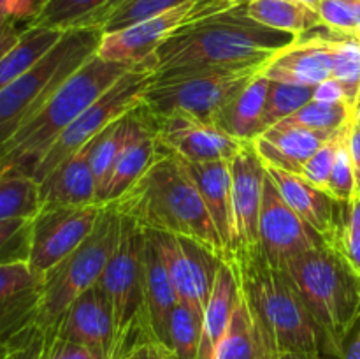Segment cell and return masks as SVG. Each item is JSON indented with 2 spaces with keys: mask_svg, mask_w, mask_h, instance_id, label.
Returning <instances> with one entry per match:
<instances>
[{
  "mask_svg": "<svg viewBox=\"0 0 360 359\" xmlns=\"http://www.w3.org/2000/svg\"><path fill=\"white\" fill-rule=\"evenodd\" d=\"M41 284L27 260L0 264V341L37 322Z\"/></svg>",
  "mask_w": 360,
  "mask_h": 359,
  "instance_id": "19",
  "label": "cell"
},
{
  "mask_svg": "<svg viewBox=\"0 0 360 359\" xmlns=\"http://www.w3.org/2000/svg\"><path fill=\"white\" fill-rule=\"evenodd\" d=\"M246 11L250 18L260 25L287 32L295 37L323 27L320 14L315 9L295 0H252L246 4Z\"/></svg>",
  "mask_w": 360,
  "mask_h": 359,
  "instance_id": "30",
  "label": "cell"
},
{
  "mask_svg": "<svg viewBox=\"0 0 360 359\" xmlns=\"http://www.w3.org/2000/svg\"><path fill=\"white\" fill-rule=\"evenodd\" d=\"M56 336L77 341L97 352L102 359L111 358L116 344V327L111 306L97 284L79 296L55 326Z\"/></svg>",
  "mask_w": 360,
  "mask_h": 359,
  "instance_id": "18",
  "label": "cell"
},
{
  "mask_svg": "<svg viewBox=\"0 0 360 359\" xmlns=\"http://www.w3.org/2000/svg\"><path fill=\"white\" fill-rule=\"evenodd\" d=\"M352 37H355V39H357V41L360 42V27L357 28V30L354 32V35H352Z\"/></svg>",
  "mask_w": 360,
  "mask_h": 359,
  "instance_id": "57",
  "label": "cell"
},
{
  "mask_svg": "<svg viewBox=\"0 0 360 359\" xmlns=\"http://www.w3.org/2000/svg\"><path fill=\"white\" fill-rule=\"evenodd\" d=\"M94 141L60 162L39 182L41 208L46 206H91L102 204L97 196L90 155Z\"/></svg>",
  "mask_w": 360,
  "mask_h": 359,
  "instance_id": "21",
  "label": "cell"
},
{
  "mask_svg": "<svg viewBox=\"0 0 360 359\" xmlns=\"http://www.w3.org/2000/svg\"><path fill=\"white\" fill-rule=\"evenodd\" d=\"M271 359H323L320 354H309L301 351H288V348H278L273 352Z\"/></svg>",
  "mask_w": 360,
  "mask_h": 359,
  "instance_id": "52",
  "label": "cell"
},
{
  "mask_svg": "<svg viewBox=\"0 0 360 359\" xmlns=\"http://www.w3.org/2000/svg\"><path fill=\"white\" fill-rule=\"evenodd\" d=\"M262 67L207 65L158 70L144 90L141 104L153 118L185 113L213 123L218 113L262 70Z\"/></svg>",
  "mask_w": 360,
  "mask_h": 359,
  "instance_id": "6",
  "label": "cell"
},
{
  "mask_svg": "<svg viewBox=\"0 0 360 359\" xmlns=\"http://www.w3.org/2000/svg\"><path fill=\"white\" fill-rule=\"evenodd\" d=\"M155 69V58L150 56L127 70L101 99H97L60 134L58 139L32 169V178L41 182L60 162L79 151L84 144L101 136L111 123L141 106L143 94L153 77Z\"/></svg>",
  "mask_w": 360,
  "mask_h": 359,
  "instance_id": "9",
  "label": "cell"
},
{
  "mask_svg": "<svg viewBox=\"0 0 360 359\" xmlns=\"http://www.w3.org/2000/svg\"><path fill=\"white\" fill-rule=\"evenodd\" d=\"M348 146H350L352 164H354L355 189H357V196H360V125H357V123H352Z\"/></svg>",
  "mask_w": 360,
  "mask_h": 359,
  "instance_id": "49",
  "label": "cell"
},
{
  "mask_svg": "<svg viewBox=\"0 0 360 359\" xmlns=\"http://www.w3.org/2000/svg\"><path fill=\"white\" fill-rule=\"evenodd\" d=\"M334 80L345 88L348 102L355 109L360 87V42L352 35H338L334 42Z\"/></svg>",
  "mask_w": 360,
  "mask_h": 359,
  "instance_id": "37",
  "label": "cell"
},
{
  "mask_svg": "<svg viewBox=\"0 0 360 359\" xmlns=\"http://www.w3.org/2000/svg\"><path fill=\"white\" fill-rule=\"evenodd\" d=\"M202 319L197 310L179 299L169 320V345L179 359H197L202 338Z\"/></svg>",
  "mask_w": 360,
  "mask_h": 359,
  "instance_id": "35",
  "label": "cell"
},
{
  "mask_svg": "<svg viewBox=\"0 0 360 359\" xmlns=\"http://www.w3.org/2000/svg\"><path fill=\"white\" fill-rule=\"evenodd\" d=\"M323 336L326 354L341 359L360 320V277L326 243L281 267Z\"/></svg>",
  "mask_w": 360,
  "mask_h": 359,
  "instance_id": "5",
  "label": "cell"
},
{
  "mask_svg": "<svg viewBox=\"0 0 360 359\" xmlns=\"http://www.w3.org/2000/svg\"><path fill=\"white\" fill-rule=\"evenodd\" d=\"M157 146L155 118L143 104L137 106L129 113V129L105 192L104 204L118 199L139 178L141 172L148 168L153 155L157 153Z\"/></svg>",
  "mask_w": 360,
  "mask_h": 359,
  "instance_id": "20",
  "label": "cell"
},
{
  "mask_svg": "<svg viewBox=\"0 0 360 359\" xmlns=\"http://www.w3.org/2000/svg\"><path fill=\"white\" fill-rule=\"evenodd\" d=\"M267 172L280 189L281 196L288 206L323 239L334 231L340 213V201L333 199L327 192L313 187L301 175L267 168Z\"/></svg>",
  "mask_w": 360,
  "mask_h": 359,
  "instance_id": "24",
  "label": "cell"
},
{
  "mask_svg": "<svg viewBox=\"0 0 360 359\" xmlns=\"http://www.w3.org/2000/svg\"><path fill=\"white\" fill-rule=\"evenodd\" d=\"M48 359H102L97 352L88 348L86 345L77 344V341L65 340V338H53L51 347H49Z\"/></svg>",
  "mask_w": 360,
  "mask_h": 359,
  "instance_id": "46",
  "label": "cell"
},
{
  "mask_svg": "<svg viewBox=\"0 0 360 359\" xmlns=\"http://www.w3.org/2000/svg\"><path fill=\"white\" fill-rule=\"evenodd\" d=\"M341 213L348 222L360 227V196L355 197L350 203H341Z\"/></svg>",
  "mask_w": 360,
  "mask_h": 359,
  "instance_id": "51",
  "label": "cell"
},
{
  "mask_svg": "<svg viewBox=\"0 0 360 359\" xmlns=\"http://www.w3.org/2000/svg\"><path fill=\"white\" fill-rule=\"evenodd\" d=\"M333 136L320 130L273 125L253 137L252 144L267 168L301 175L306 162Z\"/></svg>",
  "mask_w": 360,
  "mask_h": 359,
  "instance_id": "22",
  "label": "cell"
},
{
  "mask_svg": "<svg viewBox=\"0 0 360 359\" xmlns=\"http://www.w3.org/2000/svg\"><path fill=\"white\" fill-rule=\"evenodd\" d=\"M16 25L18 21L0 20V58L20 41L23 30H20Z\"/></svg>",
  "mask_w": 360,
  "mask_h": 359,
  "instance_id": "48",
  "label": "cell"
},
{
  "mask_svg": "<svg viewBox=\"0 0 360 359\" xmlns=\"http://www.w3.org/2000/svg\"><path fill=\"white\" fill-rule=\"evenodd\" d=\"M32 218L0 222V264L28 259V227Z\"/></svg>",
  "mask_w": 360,
  "mask_h": 359,
  "instance_id": "44",
  "label": "cell"
},
{
  "mask_svg": "<svg viewBox=\"0 0 360 359\" xmlns=\"http://www.w3.org/2000/svg\"><path fill=\"white\" fill-rule=\"evenodd\" d=\"M354 122V108L345 102L341 104H327V102L309 101L301 109L281 120L280 127H299V129L320 130V132L336 134L343 127Z\"/></svg>",
  "mask_w": 360,
  "mask_h": 359,
  "instance_id": "34",
  "label": "cell"
},
{
  "mask_svg": "<svg viewBox=\"0 0 360 359\" xmlns=\"http://www.w3.org/2000/svg\"><path fill=\"white\" fill-rule=\"evenodd\" d=\"M338 32L327 28V34L315 30L295 37L290 46L278 51L260 74L276 83L316 87L334 74V42Z\"/></svg>",
  "mask_w": 360,
  "mask_h": 359,
  "instance_id": "17",
  "label": "cell"
},
{
  "mask_svg": "<svg viewBox=\"0 0 360 359\" xmlns=\"http://www.w3.org/2000/svg\"><path fill=\"white\" fill-rule=\"evenodd\" d=\"M120 218L118 243L101 280L97 282L109 301L115 319V348L130 336V331L143 317L144 229L129 218Z\"/></svg>",
  "mask_w": 360,
  "mask_h": 359,
  "instance_id": "10",
  "label": "cell"
},
{
  "mask_svg": "<svg viewBox=\"0 0 360 359\" xmlns=\"http://www.w3.org/2000/svg\"><path fill=\"white\" fill-rule=\"evenodd\" d=\"M120 222V215L104 204L86 239L42 275L37 324L55 329L67 308L101 280L118 243Z\"/></svg>",
  "mask_w": 360,
  "mask_h": 359,
  "instance_id": "8",
  "label": "cell"
},
{
  "mask_svg": "<svg viewBox=\"0 0 360 359\" xmlns=\"http://www.w3.org/2000/svg\"><path fill=\"white\" fill-rule=\"evenodd\" d=\"M295 2L302 4V6L311 7V9H315V11H316V7H319V4L322 2V0H295Z\"/></svg>",
  "mask_w": 360,
  "mask_h": 359,
  "instance_id": "54",
  "label": "cell"
},
{
  "mask_svg": "<svg viewBox=\"0 0 360 359\" xmlns=\"http://www.w3.org/2000/svg\"><path fill=\"white\" fill-rule=\"evenodd\" d=\"M136 63L109 62L95 53L0 144V172L32 175L60 134Z\"/></svg>",
  "mask_w": 360,
  "mask_h": 359,
  "instance_id": "3",
  "label": "cell"
},
{
  "mask_svg": "<svg viewBox=\"0 0 360 359\" xmlns=\"http://www.w3.org/2000/svg\"><path fill=\"white\" fill-rule=\"evenodd\" d=\"M62 34L55 28L25 27L20 41L0 58V90L34 67L60 41Z\"/></svg>",
  "mask_w": 360,
  "mask_h": 359,
  "instance_id": "31",
  "label": "cell"
},
{
  "mask_svg": "<svg viewBox=\"0 0 360 359\" xmlns=\"http://www.w3.org/2000/svg\"><path fill=\"white\" fill-rule=\"evenodd\" d=\"M238 275L239 291L248 301L257 326L271 351L326 354L323 336L283 271L274 267L262 250L229 256Z\"/></svg>",
  "mask_w": 360,
  "mask_h": 359,
  "instance_id": "4",
  "label": "cell"
},
{
  "mask_svg": "<svg viewBox=\"0 0 360 359\" xmlns=\"http://www.w3.org/2000/svg\"><path fill=\"white\" fill-rule=\"evenodd\" d=\"M102 34L97 27L69 28L34 67L0 90V144L97 53Z\"/></svg>",
  "mask_w": 360,
  "mask_h": 359,
  "instance_id": "7",
  "label": "cell"
},
{
  "mask_svg": "<svg viewBox=\"0 0 360 359\" xmlns=\"http://www.w3.org/2000/svg\"><path fill=\"white\" fill-rule=\"evenodd\" d=\"M231 7L227 0H188L171 11L122 30L102 34L97 55L109 62L139 63L153 56L158 46L183 25Z\"/></svg>",
  "mask_w": 360,
  "mask_h": 359,
  "instance_id": "11",
  "label": "cell"
},
{
  "mask_svg": "<svg viewBox=\"0 0 360 359\" xmlns=\"http://www.w3.org/2000/svg\"><path fill=\"white\" fill-rule=\"evenodd\" d=\"M39 210V182L23 172H0V222L34 218Z\"/></svg>",
  "mask_w": 360,
  "mask_h": 359,
  "instance_id": "32",
  "label": "cell"
},
{
  "mask_svg": "<svg viewBox=\"0 0 360 359\" xmlns=\"http://www.w3.org/2000/svg\"><path fill=\"white\" fill-rule=\"evenodd\" d=\"M125 341L129 347V359H179L169 345L151 333L143 319L137 320Z\"/></svg>",
  "mask_w": 360,
  "mask_h": 359,
  "instance_id": "45",
  "label": "cell"
},
{
  "mask_svg": "<svg viewBox=\"0 0 360 359\" xmlns=\"http://www.w3.org/2000/svg\"><path fill=\"white\" fill-rule=\"evenodd\" d=\"M231 6H246V4H250L252 0H227Z\"/></svg>",
  "mask_w": 360,
  "mask_h": 359,
  "instance_id": "55",
  "label": "cell"
},
{
  "mask_svg": "<svg viewBox=\"0 0 360 359\" xmlns=\"http://www.w3.org/2000/svg\"><path fill=\"white\" fill-rule=\"evenodd\" d=\"M313 90L315 87H299V84L271 81L266 108H264V130L288 118L297 109L313 101Z\"/></svg>",
  "mask_w": 360,
  "mask_h": 359,
  "instance_id": "38",
  "label": "cell"
},
{
  "mask_svg": "<svg viewBox=\"0 0 360 359\" xmlns=\"http://www.w3.org/2000/svg\"><path fill=\"white\" fill-rule=\"evenodd\" d=\"M327 246L333 252H336L341 257L345 264L354 271L357 277H360V227L352 224L341 213V203H340V213H338V222L334 231L323 239Z\"/></svg>",
  "mask_w": 360,
  "mask_h": 359,
  "instance_id": "41",
  "label": "cell"
},
{
  "mask_svg": "<svg viewBox=\"0 0 360 359\" xmlns=\"http://www.w3.org/2000/svg\"><path fill=\"white\" fill-rule=\"evenodd\" d=\"M127 129H129V115L116 120L101 136H97L94 139L90 164L91 171H94L98 201L102 204H104V197L105 192H108L109 182H111L112 171H115L116 160H118L120 150H122L123 141H125Z\"/></svg>",
  "mask_w": 360,
  "mask_h": 359,
  "instance_id": "33",
  "label": "cell"
},
{
  "mask_svg": "<svg viewBox=\"0 0 360 359\" xmlns=\"http://www.w3.org/2000/svg\"><path fill=\"white\" fill-rule=\"evenodd\" d=\"M239 298V282L232 260L224 259L218 266L207 305L204 308L202 338L197 359H213L218 341L227 331L232 312Z\"/></svg>",
  "mask_w": 360,
  "mask_h": 359,
  "instance_id": "26",
  "label": "cell"
},
{
  "mask_svg": "<svg viewBox=\"0 0 360 359\" xmlns=\"http://www.w3.org/2000/svg\"><path fill=\"white\" fill-rule=\"evenodd\" d=\"M155 129L158 143L188 162L232 160L246 143L214 123L185 113L155 118Z\"/></svg>",
  "mask_w": 360,
  "mask_h": 359,
  "instance_id": "16",
  "label": "cell"
},
{
  "mask_svg": "<svg viewBox=\"0 0 360 359\" xmlns=\"http://www.w3.org/2000/svg\"><path fill=\"white\" fill-rule=\"evenodd\" d=\"M350 125L343 127L340 132L334 134L330 139H327L326 143L315 151V155L306 162L304 168H302V172H301L302 178L308 180L313 187L323 190V192H327V185H329L330 172H333L334 162H336V155H338V150H340L343 134Z\"/></svg>",
  "mask_w": 360,
  "mask_h": 359,
  "instance_id": "43",
  "label": "cell"
},
{
  "mask_svg": "<svg viewBox=\"0 0 360 359\" xmlns=\"http://www.w3.org/2000/svg\"><path fill=\"white\" fill-rule=\"evenodd\" d=\"M294 41L295 35L250 18L246 6H231L169 35L153 53L155 73L178 67L266 65Z\"/></svg>",
  "mask_w": 360,
  "mask_h": 359,
  "instance_id": "2",
  "label": "cell"
},
{
  "mask_svg": "<svg viewBox=\"0 0 360 359\" xmlns=\"http://www.w3.org/2000/svg\"><path fill=\"white\" fill-rule=\"evenodd\" d=\"M313 101L327 102V104H341V102H345V104L350 106L347 94H345V88L334 77L316 84L315 90H313Z\"/></svg>",
  "mask_w": 360,
  "mask_h": 359,
  "instance_id": "47",
  "label": "cell"
},
{
  "mask_svg": "<svg viewBox=\"0 0 360 359\" xmlns=\"http://www.w3.org/2000/svg\"><path fill=\"white\" fill-rule=\"evenodd\" d=\"M341 359H360V320L345 344Z\"/></svg>",
  "mask_w": 360,
  "mask_h": 359,
  "instance_id": "50",
  "label": "cell"
},
{
  "mask_svg": "<svg viewBox=\"0 0 360 359\" xmlns=\"http://www.w3.org/2000/svg\"><path fill=\"white\" fill-rule=\"evenodd\" d=\"M322 243V238L288 206L274 180L266 172L259 218V245L266 259L281 270Z\"/></svg>",
  "mask_w": 360,
  "mask_h": 359,
  "instance_id": "14",
  "label": "cell"
},
{
  "mask_svg": "<svg viewBox=\"0 0 360 359\" xmlns=\"http://www.w3.org/2000/svg\"><path fill=\"white\" fill-rule=\"evenodd\" d=\"M185 162L193 183L199 189L207 213L224 241L231 248L232 239V176L231 160Z\"/></svg>",
  "mask_w": 360,
  "mask_h": 359,
  "instance_id": "25",
  "label": "cell"
},
{
  "mask_svg": "<svg viewBox=\"0 0 360 359\" xmlns=\"http://www.w3.org/2000/svg\"><path fill=\"white\" fill-rule=\"evenodd\" d=\"M118 0H44L27 27L69 30L77 27L101 28L102 20Z\"/></svg>",
  "mask_w": 360,
  "mask_h": 359,
  "instance_id": "29",
  "label": "cell"
},
{
  "mask_svg": "<svg viewBox=\"0 0 360 359\" xmlns=\"http://www.w3.org/2000/svg\"><path fill=\"white\" fill-rule=\"evenodd\" d=\"M178 303L179 296L172 285L171 277H169L153 241L144 231L143 320L150 327L151 333L165 345H169V320H171V313Z\"/></svg>",
  "mask_w": 360,
  "mask_h": 359,
  "instance_id": "23",
  "label": "cell"
},
{
  "mask_svg": "<svg viewBox=\"0 0 360 359\" xmlns=\"http://www.w3.org/2000/svg\"><path fill=\"white\" fill-rule=\"evenodd\" d=\"M350 129L352 125L345 130L340 150H338L336 155V162H334L333 172H330L329 185H327V194H329L333 199L340 201V203H350V201H354L355 197H357L354 164H352L350 146H348Z\"/></svg>",
  "mask_w": 360,
  "mask_h": 359,
  "instance_id": "40",
  "label": "cell"
},
{
  "mask_svg": "<svg viewBox=\"0 0 360 359\" xmlns=\"http://www.w3.org/2000/svg\"><path fill=\"white\" fill-rule=\"evenodd\" d=\"M153 241L179 299L204 317L214 277L224 257L217 256L199 241L172 232L144 229Z\"/></svg>",
  "mask_w": 360,
  "mask_h": 359,
  "instance_id": "13",
  "label": "cell"
},
{
  "mask_svg": "<svg viewBox=\"0 0 360 359\" xmlns=\"http://www.w3.org/2000/svg\"><path fill=\"white\" fill-rule=\"evenodd\" d=\"M55 329L34 322L0 341V359H48Z\"/></svg>",
  "mask_w": 360,
  "mask_h": 359,
  "instance_id": "39",
  "label": "cell"
},
{
  "mask_svg": "<svg viewBox=\"0 0 360 359\" xmlns=\"http://www.w3.org/2000/svg\"><path fill=\"white\" fill-rule=\"evenodd\" d=\"M109 359H129V347H127V341L123 345H120V347H116Z\"/></svg>",
  "mask_w": 360,
  "mask_h": 359,
  "instance_id": "53",
  "label": "cell"
},
{
  "mask_svg": "<svg viewBox=\"0 0 360 359\" xmlns=\"http://www.w3.org/2000/svg\"><path fill=\"white\" fill-rule=\"evenodd\" d=\"M118 2H120V0H118ZM118 2H116V4H118ZM116 4H115V6H116ZM115 6H112V7H115ZM112 7H111V9H112ZM109 14V13H108ZM108 14H105V16H108ZM102 21H104V20H102Z\"/></svg>",
  "mask_w": 360,
  "mask_h": 359,
  "instance_id": "59",
  "label": "cell"
},
{
  "mask_svg": "<svg viewBox=\"0 0 360 359\" xmlns=\"http://www.w3.org/2000/svg\"><path fill=\"white\" fill-rule=\"evenodd\" d=\"M185 2L188 0H120L104 18L101 28L104 34L122 30L130 25H136L148 18L174 9Z\"/></svg>",
  "mask_w": 360,
  "mask_h": 359,
  "instance_id": "36",
  "label": "cell"
},
{
  "mask_svg": "<svg viewBox=\"0 0 360 359\" xmlns=\"http://www.w3.org/2000/svg\"><path fill=\"white\" fill-rule=\"evenodd\" d=\"M105 206L139 227L195 239L217 256L229 257L185 162L164 144L158 143L139 178Z\"/></svg>",
  "mask_w": 360,
  "mask_h": 359,
  "instance_id": "1",
  "label": "cell"
},
{
  "mask_svg": "<svg viewBox=\"0 0 360 359\" xmlns=\"http://www.w3.org/2000/svg\"><path fill=\"white\" fill-rule=\"evenodd\" d=\"M271 80L257 74L214 118V125L241 141H252L264 132V108Z\"/></svg>",
  "mask_w": 360,
  "mask_h": 359,
  "instance_id": "27",
  "label": "cell"
},
{
  "mask_svg": "<svg viewBox=\"0 0 360 359\" xmlns=\"http://www.w3.org/2000/svg\"><path fill=\"white\" fill-rule=\"evenodd\" d=\"M322 25L343 35H354L360 27V0H322L316 7Z\"/></svg>",
  "mask_w": 360,
  "mask_h": 359,
  "instance_id": "42",
  "label": "cell"
},
{
  "mask_svg": "<svg viewBox=\"0 0 360 359\" xmlns=\"http://www.w3.org/2000/svg\"><path fill=\"white\" fill-rule=\"evenodd\" d=\"M104 204L46 206L28 227V266L44 275L86 239Z\"/></svg>",
  "mask_w": 360,
  "mask_h": 359,
  "instance_id": "12",
  "label": "cell"
},
{
  "mask_svg": "<svg viewBox=\"0 0 360 359\" xmlns=\"http://www.w3.org/2000/svg\"><path fill=\"white\" fill-rule=\"evenodd\" d=\"M266 164L246 141L231 160L232 176V239L229 256L259 248V218Z\"/></svg>",
  "mask_w": 360,
  "mask_h": 359,
  "instance_id": "15",
  "label": "cell"
},
{
  "mask_svg": "<svg viewBox=\"0 0 360 359\" xmlns=\"http://www.w3.org/2000/svg\"><path fill=\"white\" fill-rule=\"evenodd\" d=\"M355 106H360V87H359V94H357V104Z\"/></svg>",
  "mask_w": 360,
  "mask_h": 359,
  "instance_id": "58",
  "label": "cell"
},
{
  "mask_svg": "<svg viewBox=\"0 0 360 359\" xmlns=\"http://www.w3.org/2000/svg\"><path fill=\"white\" fill-rule=\"evenodd\" d=\"M271 355L273 351L267 347L248 301L239 291L231 322L214 348L213 359H271Z\"/></svg>",
  "mask_w": 360,
  "mask_h": 359,
  "instance_id": "28",
  "label": "cell"
},
{
  "mask_svg": "<svg viewBox=\"0 0 360 359\" xmlns=\"http://www.w3.org/2000/svg\"><path fill=\"white\" fill-rule=\"evenodd\" d=\"M354 123L360 125V106H355V109H354Z\"/></svg>",
  "mask_w": 360,
  "mask_h": 359,
  "instance_id": "56",
  "label": "cell"
}]
</instances>
